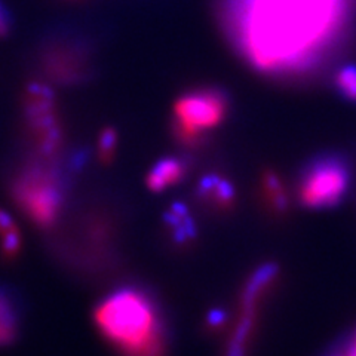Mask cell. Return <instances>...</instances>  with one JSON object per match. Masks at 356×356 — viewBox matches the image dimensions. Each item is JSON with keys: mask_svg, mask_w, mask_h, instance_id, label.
<instances>
[{"mask_svg": "<svg viewBox=\"0 0 356 356\" xmlns=\"http://www.w3.org/2000/svg\"><path fill=\"white\" fill-rule=\"evenodd\" d=\"M348 0H230L229 23L256 69H309L341 30Z\"/></svg>", "mask_w": 356, "mask_h": 356, "instance_id": "1", "label": "cell"}, {"mask_svg": "<svg viewBox=\"0 0 356 356\" xmlns=\"http://www.w3.org/2000/svg\"><path fill=\"white\" fill-rule=\"evenodd\" d=\"M98 330L125 356H163L165 331L152 297L137 288H121L96 310Z\"/></svg>", "mask_w": 356, "mask_h": 356, "instance_id": "2", "label": "cell"}, {"mask_svg": "<svg viewBox=\"0 0 356 356\" xmlns=\"http://www.w3.org/2000/svg\"><path fill=\"white\" fill-rule=\"evenodd\" d=\"M17 202L39 226L55 223L62 204V187L58 166L44 159L27 166L14 184Z\"/></svg>", "mask_w": 356, "mask_h": 356, "instance_id": "3", "label": "cell"}, {"mask_svg": "<svg viewBox=\"0 0 356 356\" xmlns=\"http://www.w3.org/2000/svg\"><path fill=\"white\" fill-rule=\"evenodd\" d=\"M227 112V97L217 88H204L184 94L177 100L174 132L184 144L201 141L202 134L215 128Z\"/></svg>", "mask_w": 356, "mask_h": 356, "instance_id": "4", "label": "cell"}, {"mask_svg": "<svg viewBox=\"0 0 356 356\" xmlns=\"http://www.w3.org/2000/svg\"><path fill=\"white\" fill-rule=\"evenodd\" d=\"M350 172L339 156H322L313 161L299 183L300 202L313 209L331 208L341 202L348 192Z\"/></svg>", "mask_w": 356, "mask_h": 356, "instance_id": "5", "label": "cell"}, {"mask_svg": "<svg viewBox=\"0 0 356 356\" xmlns=\"http://www.w3.org/2000/svg\"><path fill=\"white\" fill-rule=\"evenodd\" d=\"M26 118L36 140L37 153L51 159L61 144V128L55 113V97L42 83H31L27 89Z\"/></svg>", "mask_w": 356, "mask_h": 356, "instance_id": "6", "label": "cell"}, {"mask_svg": "<svg viewBox=\"0 0 356 356\" xmlns=\"http://www.w3.org/2000/svg\"><path fill=\"white\" fill-rule=\"evenodd\" d=\"M276 272V266L269 263L261 266L249 278L242 296V315H240V321L238 322L235 334L229 343L226 356H245L251 332H253L254 328L258 299L265 294V291L274 282Z\"/></svg>", "mask_w": 356, "mask_h": 356, "instance_id": "7", "label": "cell"}, {"mask_svg": "<svg viewBox=\"0 0 356 356\" xmlns=\"http://www.w3.org/2000/svg\"><path fill=\"white\" fill-rule=\"evenodd\" d=\"M187 174V162L177 156H168L153 165L145 183L152 192H163L180 183Z\"/></svg>", "mask_w": 356, "mask_h": 356, "instance_id": "8", "label": "cell"}, {"mask_svg": "<svg viewBox=\"0 0 356 356\" xmlns=\"http://www.w3.org/2000/svg\"><path fill=\"white\" fill-rule=\"evenodd\" d=\"M197 195L205 204L217 209H226L233 204L235 188L226 178L213 174L199 181Z\"/></svg>", "mask_w": 356, "mask_h": 356, "instance_id": "9", "label": "cell"}, {"mask_svg": "<svg viewBox=\"0 0 356 356\" xmlns=\"http://www.w3.org/2000/svg\"><path fill=\"white\" fill-rule=\"evenodd\" d=\"M166 223H168L172 236L177 244H184L193 239L196 235V227L184 204H174L166 213Z\"/></svg>", "mask_w": 356, "mask_h": 356, "instance_id": "10", "label": "cell"}, {"mask_svg": "<svg viewBox=\"0 0 356 356\" xmlns=\"http://www.w3.org/2000/svg\"><path fill=\"white\" fill-rule=\"evenodd\" d=\"M18 331V312L12 296L0 288V346L9 344Z\"/></svg>", "mask_w": 356, "mask_h": 356, "instance_id": "11", "label": "cell"}, {"mask_svg": "<svg viewBox=\"0 0 356 356\" xmlns=\"http://www.w3.org/2000/svg\"><path fill=\"white\" fill-rule=\"evenodd\" d=\"M0 236H2V253L5 257L12 258L21 248V236L12 217L0 209Z\"/></svg>", "mask_w": 356, "mask_h": 356, "instance_id": "12", "label": "cell"}, {"mask_svg": "<svg viewBox=\"0 0 356 356\" xmlns=\"http://www.w3.org/2000/svg\"><path fill=\"white\" fill-rule=\"evenodd\" d=\"M263 187L267 201L272 204V206H274L276 211H284L287 208V195L279 177L274 172H267L263 178Z\"/></svg>", "mask_w": 356, "mask_h": 356, "instance_id": "13", "label": "cell"}, {"mask_svg": "<svg viewBox=\"0 0 356 356\" xmlns=\"http://www.w3.org/2000/svg\"><path fill=\"white\" fill-rule=\"evenodd\" d=\"M334 80H336V87L344 98L356 101V66L349 64L341 67Z\"/></svg>", "mask_w": 356, "mask_h": 356, "instance_id": "14", "label": "cell"}, {"mask_svg": "<svg viewBox=\"0 0 356 356\" xmlns=\"http://www.w3.org/2000/svg\"><path fill=\"white\" fill-rule=\"evenodd\" d=\"M116 141H118V134L113 128H107L104 130L103 134L100 135V156L104 162L110 161V158L114 153V149H116Z\"/></svg>", "mask_w": 356, "mask_h": 356, "instance_id": "15", "label": "cell"}, {"mask_svg": "<svg viewBox=\"0 0 356 356\" xmlns=\"http://www.w3.org/2000/svg\"><path fill=\"white\" fill-rule=\"evenodd\" d=\"M9 24H10L9 15L6 12V9L2 6V3H0V36H6L8 35Z\"/></svg>", "mask_w": 356, "mask_h": 356, "instance_id": "16", "label": "cell"}, {"mask_svg": "<svg viewBox=\"0 0 356 356\" xmlns=\"http://www.w3.org/2000/svg\"><path fill=\"white\" fill-rule=\"evenodd\" d=\"M223 321H224V313L220 312V310H214V312L211 313V317L208 318L209 326H213V327L220 326V323H222Z\"/></svg>", "mask_w": 356, "mask_h": 356, "instance_id": "17", "label": "cell"}, {"mask_svg": "<svg viewBox=\"0 0 356 356\" xmlns=\"http://www.w3.org/2000/svg\"><path fill=\"white\" fill-rule=\"evenodd\" d=\"M348 350H349L350 356H356V334H355V339H353V341H352L350 346L348 348Z\"/></svg>", "mask_w": 356, "mask_h": 356, "instance_id": "18", "label": "cell"}, {"mask_svg": "<svg viewBox=\"0 0 356 356\" xmlns=\"http://www.w3.org/2000/svg\"><path fill=\"white\" fill-rule=\"evenodd\" d=\"M332 356H350V353H349V350L346 349V350H343V352H339V353H334Z\"/></svg>", "mask_w": 356, "mask_h": 356, "instance_id": "19", "label": "cell"}]
</instances>
